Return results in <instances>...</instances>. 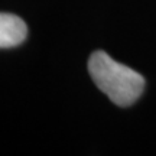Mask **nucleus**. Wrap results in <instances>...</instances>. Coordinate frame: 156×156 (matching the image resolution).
<instances>
[{"mask_svg": "<svg viewBox=\"0 0 156 156\" xmlns=\"http://www.w3.org/2000/svg\"><path fill=\"white\" fill-rule=\"evenodd\" d=\"M88 73L95 85L120 107L132 106L145 88V78L139 73L114 61L104 51L90 56Z\"/></svg>", "mask_w": 156, "mask_h": 156, "instance_id": "f257e3e1", "label": "nucleus"}, {"mask_svg": "<svg viewBox=\"0 0 156 156\" xmlns=\"http://www.w3.org/2000/svg\"><path fill=\"white\" fill-rule=\"evenodd\" d=\"M26 23L16 15L0 13V48H12L26 39Z\"/></svg>", "mask_w": 156, "mask_h": 156, "instance_id": "f03ea898", "label": "nucleus"}]
</instances>
